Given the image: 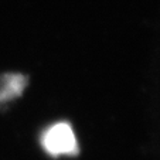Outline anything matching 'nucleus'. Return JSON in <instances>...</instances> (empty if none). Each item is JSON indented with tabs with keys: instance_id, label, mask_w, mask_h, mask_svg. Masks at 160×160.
Wrapping results in <instances>:
<instances>
[{
	"instance_id": "f03ea898",
	"label": "nucleus",
	"mask_w": 160,
	"mask_h": 160,
	"mask_svg": "<svg viewBox=\"0 0 160 160\" xmlns=\"http://www.w3.org/2000/svg\"><path fill=\"white\" fill-rule=\"evenodd\" d=\"M27 87V77L23 74H4L0 77V106L16 99Z\"/></svg>"
},
{
	"instance_id": "f257e3e1",
	"label": "nucleus",
	"mask_w": 160,
	"mask_h": 160,
	"mask_svg": "<svg viewBox=\"0 0 160 160\" xmlns=\"http://www.w3.org/2000/svg\"><path fill=\"white\" fill-rule=\"evenodd\" d=\"M41 146L52 157L77 156L79 152L75 133L67 122H58L47 128L41 135Z\"/></svg>"
}]
</instances>
